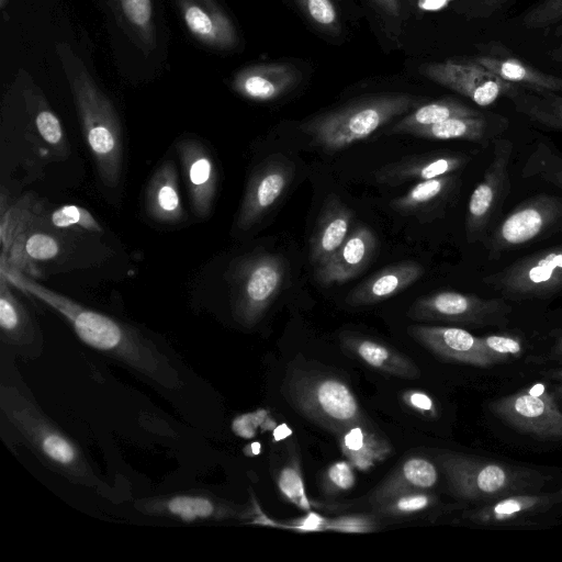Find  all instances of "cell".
<instances>
[{
	"mask_svg": "<svg viewBox=\"0 0 562 562\" xmlns=\"http://www.w3.org/2000/svg\"><path fill=\"white\" fill-rule=\"evenodd\" d=\"M0 273L11 285L63 315L88 346L124 362L165 387L181 384L178 371L169 359L132 326L82 306L12 266L0 263Z\"/></svg>",
	"mask_w": 562,
	"mask_h": 562,
	"instance_id": "1",
	"label": "cell"
},
{
	"mask_svg": "<svg viewBox=\"0 0 562 562\" xmlns=\"http://www.w3.org/2000/svg\"><path fill=\"white\" fill-rule=\"evenodd\" d=\"M56 49L98 176L105 187L115 189L123 170V140L115 108L67 45L58 44Z\"/></svg>",
	"mask_w": 562,
	"mask_h": 562,
	"instance_id": "2",
	"label": "cell"
},
{
	"mask_svg": "<svg viewBox=\"0 0 562 562\" xmlns=\"http://www.w3.org/2000/svg\"><path fill=\"white\" fill-rule=\"evenodd\" d=\"M419 105L407 93H381L357 99L317 114L300 125L312 145L335 153L368 138L397 116Z\"/></svg>",
	"mask_w": 562,
	"mask_h": 562,
	"instance_id": "3",
	"label": "cell"
},
{
	"mask_svg": "<svg viewBox=\"0 0 562 562\" xmlns=\"http://www.w3.org/2000/svg\"><path fill=\"white\" fill-rule=\"evenodd\" d=\"M1 411L48 464L72 480L92 483L94 475L80 449L27 397L1 386Z\"/></svg>",
	"mask_w": 562,
	"mask_h": 562,
	"instance_id": "4",
	"label": "cell"
},
{
	"mask_svg": "<svg viewBox=\"0 0 562 562\" xmlns=\"http://www.w3.org/2000/svg\"><path fill=\"white\" fill-rule=\"evenodd\" d=\"M438 462L452 492L460 498L487 504L499 498L540 488L546 477L529 469L443 452Z\"/></svg>",
	"mask_w": 562,
	"mask_h": 562,
	"instance_id": "5",
	"label": "cell"
},
{
	"mask_svg": "<svg viewBox=\"0 0 562 562\" xmlns=\"http://www.w3.org/2000/svg\"><path fill=\"white\" fill-rule=\"evenodd\" d=\"M286 396L302 415L336 436L352 426L371 424L350 386L330 373L292 374L288 380Z\"/></svg>",
	"mask_w": 562,
	"mask_h": 562,
	"instance_id": "6",
	"label": "cell"
},
{
	"mask_svg": "<svg viewBox=\"0 0 562 562\" xmlns=\"http://www.w3.org/2000/svg\"><path fill=\"white\" fill-rule=\"evenodd\" d=\"M288 272L285 259L255 251L236 258L226 274L233 313L245 327H254L280 293Z\"/></svg>",
	"mask_w": 562,
	"mask_h": 562,
	"instance_id": "7",
	"label": "cell"
},
{
	"mask_svg": "<svg viewBox=\"0 0 562 562\" xmlns=\"http://www.w3.org/2000/svg\"><path fill=\"white\" fill-rule=\"evenodd\" d=\"M484 282L510 300L552 295L562 289V245L520 258Z\"/></svg>",
	"mask_w": 562,
	"mask_h": 562,
	"instance_id": "8",
	"label": "cell"
},
{
	"mask_svg": "<svg viewBox=\"0 0 562 562\" xmlns=\"http://www.w3.org/2000/svg\"><path fill=\"white\" fill-rule=\"evenodd\" d=\"M512 307L503 299H483L456 291H439L417 299L409 307V318L471 326H502Z\"/></svg>",
	"mask_w": 562,
	"mask_h": 562,
	"instance_id": "9",
	"label": "cell"
},
{
	"mask_svg": "<svg viewBox=\"0 0 562 562\" xmlns=\"http://www.w3.org/2000/svg\"><path fill=\"white\" fill-rule=\"evenodd\" d=\"M513 428L542 439L562 438V412L542 384L501 397L488 405Z\"/></svg>",
	"mask_w": 562,
	"mask_h": 562,
	"instance_id": "10",
	"label": "cell"
},
{
	"mask_svg": "<svg viewBox=\"0 0 562 562\" xmlns=\"http://www.w3.org/2000/svg\"><path fill=\"white\" fill-rule=\"evenodd\" d=\"M513 143L506 138H496L493 143L491 161L481 182L473 190L465 218V237L475 243L488 227L502 209L509 192V164Z\"/></svg>",
	"mask_w": 562,
	"mask_h": 562,
	"instance_id": "11",
	"label": "cell"
},
{
	"mask_svg": "<svg viewBox=\"0 0 562 562\" xmlns=\"http://www.w3.org/2000/svg\"><path fill=\"white\" fill-rule=\"evenodd\" d=\"M419 72L480 106L491 105L501 97L510 98L521 87L503 80L474 59L427 63Z\"/></svg>",
	"mask_w": 562,
	"mask_h": 562,
	"instance_id": "12",
	"label": "cell"
},
{
	"mask_svg": "<svg viewBox=\"0 0 562 562\" xmlns=\"http://www.w3.org/2000/svg\"><path fill=\"white\" fill-rule=\"evenodd\" d=\"M562 222V199L539 194L517 205L495 228L487 249L490 257L531 241Z\"/></svg>",
	"mask_w": 562,
	"mask_h": 562,
	"instance_id": "13",
	"label": "cell"
},
{
	"mask_svg": "<svg viewBox=\"0 0 562 562\" xmlns=\"http://www.w3.org/2000/svg\"><path fill=\"white\" fill-rule=\"evenodd\" d=\"M293 175V162L280 154L259 164L246 184L236 226L247 231L259 223L285 193Z\"/></svg>",
	"mask_w": 562,
	"mask_h": 562,
	"instance_id": "14",
	"label": "cell"
},
{
	"mask_svg": "<svg viewBox=\"0 0 562 562\" xmlns=\"http://www.w3.org/2000/svg\"><path fill=\"white\" fill-rule=\"evenodd\" d=\"M190 206L201 220L210 216L217 190V170L205 145L194 138H182L176 144Z\"/></svg>",
	"mask_w": 562,
	"mask_h": 562,
	"instance_id": "15",
	"label": "cell"
},
{
	"mask_svg": "<svg viewBox=\"0 0 562 562\" xmlns=\"http://www.w3.org/2000/svg\"><path fill=\"white\" fill-rule=\"evenodd\" d=\"M407 333L415 341L446 361L476 367L493 366L482 348L480 337L465 329L448 326L412 325L407 328Z\"/></svg>",
	"mask_w": 562,
	"mask_h": 562,
	"instance_id": "16",
	"label": "cell"
},
{
	"mask_svg": "<svg viewBox=\"0 0 562 562\" xmlns=\"http://www.w3.org/2000/svg\"><path fill=\"white\" fill-rule=\"evenodd\" d=\"M375 252L374 232L366 225H359L325 263L316 267L315 279L324 286L349 281L368 267Z\"/></svg>",
	"mask_w": 562,
	"mask_h": 562,
	"instance_id": "17",
	"label": "cell"
},
{
	"mask_svg": "<svg viewBox=\"0 0 562 562\" xmlns=\"http://www.w3.org/2000/svg\"><path fill=\"white\" fill-rule=\"evenodd\" d=\"M301 80L299 70L288 63H262L239 70L232 88L255 102H270L294 89Z\"/></svg>",
	"mask_w": 562,
	"mask_h": 562,
	"instance_id": "18",
	"label": "cell"
},
{
	"mask_svg": "<svg viewBox=\"0 0 562 562\" xmlns=\"http://www.w3.org/2000/svg\"><path fill=\"white\" fill-rule=\"evenodd\" d=\"M470 156L463 153L436 151L406 156L374 172L378 183L396 187L409 181H424L456 172L463 168Z\"/></svg>",
	"mask_w": 562,
	"mask_h": 562,
	"instance_id": "19",
	"label": "cell"
},
{
	"mask_svg": "<svg viewBox=\"0 0 562 562\" xmlns=\"http://www.w3.org/2000/svg\"><path fill=\"white\" fill-rule=\"evenodd\" d=\"M182 20L199 42L218 49L237 44L236 29L215 0H177Z\"/></svg>",
	"mask_w": 562,
	"mask_h": 562,
	"instance_id": "20",
	"label": "cell"
},
{
	"mask_svg": "<svg viewBox=\"0 0 562 562\" xmlns=\"http://www.w3.org/2000/svg\"><path fill=\"white\" fill-rule=\"evenodd\" d=\"M562 503V487L549 493L524 492L483 504L468 514L479 525H501L517 521Z\"/></svg>",
	"mask_w": 562,
	"mask_h": 562,
	"instance_id": "21",
	"label": "cell"
},
{
	"mask_svg": "<svg viewBox=\"0 0 562 562\" xmlns=\"http://www.w3.org/2000/svg\"><path fill=\"white\" fill-rule=\"evenodd\" d=\"M424 273V267L414 260L389 265L353 288L348 293L346 302L351 306L378 304L407 289Z\"/></svg>",
	"mask_w": 562,
	"mask_h": 562,
	"instance_id": "22",
	"label": "cell"
},
{
	"mask_svg": "<svg viewBox=\"0 0 562 562\" xmlns=\"http://www.w3.org/2000/svg\"><path fill=\"white\" fill-rule=\"evenodd\" d=\"M340 341L349 355L372 370L408 380L420 376L411 358L382 341L350 331L342 333Z\"/></svg>",
	"mask_w": 562,
	"mask_h": 562,
	"instance_id": "23",
	"label": "cell"
},
{
	"mask_svg": "<svg viewBox=\"0 0 562 562\" xmlns=\"http://www.w3.org/2000/svg\"><path fill=\"white\" fill-rule=\"evenodd\" d=\"M352 211L334 193L327 195L310 238V261L319 267L342 245L349 235Z\"/></svg>",
	"mask_w": 562,
	"mask_h": 562,
	"instance_id": "24",
	"label": "cell"
},
{
	"mask_svg": "<svg viewBox=\"0 0 562 562\" xmlns=\"http://www.w3.org/2000/svg\"><path fill=\"white\" fill-rule=\"evenodd\" d=\"M145 211L155 222L175 225L184 220L178 172L172 160L162 161L151 175L145 190Z\"/></svg>",
	"mask_w": 562,
	"mask_h": 562,
	"instance_id": "25",
	"label": "cell"
},
{
	"mask_svg": "<svg viewBox=\"0 0 562 562\" xmlns=\"http://www.w3.org/2000/svg\"><path fill=\"white\" fill-rule=\"evenodd\" d=\"M143 508L150 514L167 515L187 522L236 517L243 519L249 516V513L243 508L203 495H175L158 498L148 501Z\"/></svg>",
	"mask_w": 562,
	"mask_h": 562,
	"instance_id": "26",
	"label": "cell"
},
{
	"mask_svg": "<svg viewBox=\"0 0 562 562\" xmlns=\"http://www.w3.org/2000/svg\"><path fill=\"white\" fill-rule=\"evenodd\" d=\"M438 482L436 465L426 458L411 457L395 468L371 493L376 506L402 493L430 491Z\"/></svg>",
	"mask_w": 562,
	"mask_h": 562,
	"instance_id": "27",
	"label": "cell"
},
{
	"mask_svg": "<svg viewBox=\"0 0 562 562\" xmlns=\"http://www.w3.org/2000/svg\"><path fill=\"white\" fill-rule=\"evenodd\" d=\"M458 178L450 173L418 181L408 191L390 202L397 213L425 217L442 206L450 198Z\"/></svg>",
	"mask_w": 562,
	"mask_h": 562,
	"instance_id": "28",
	"label": "cell"
},
{
	"mask_svg": "<svg viewBox=\"0 0 562 562\" xmlns=\"http://www.w3.org/2000/svg\"><path fill=\"white\" fill-rule=\"evenodd\" d=\"M337 438L344 456L361 471L371 469L392 453L391 443L371 424L352 426Z\"/></svg>",
	"mask_w": 562,
	"mask_h": 562,
	"instance_id": "29",
	"label": "cell"
},
{
	"mask_svg": "<svg viewBox=\"0 0 562 562\" xmlns=\"http://www.w3.org/2000/svg\"><path fill=\"white\" fill-rule=\"evenodd\" d=\"M474 60L505 81L531 90L558 92L557 76L546 74L518 58L482 55Z\"/></svg>",
	"mask_w": 562,
	"mask_h": 562,
	"instance_id": "30",
	"label": "cell"
},
{
	"mask_svg": "<svg viewBox=\"0 0 562 562\" xmlns=\"http://www.w3.org/2000/svg\"><path fill=\"white\" fill-rule=\"evenodd\" d=\"M503 117L492 122V116L484 114L468 117H451L442 122L417 128L409 133L415 137L426 139H464L471 142H482L486 136L494 134L495 127L501 126Z\"/></svg>",
	"mask_w": 562,
	"mask_h": 562,
	"instance_id": "31",
	"label": "cell"
},
{
	"mask_svg": "<svg viewBox=\"0 0 562 562\" xmlns=\"http://www.w3.org/2000/svg\"><path fill=\"white\" fill-rule=\"evenodd\" d=\"M483 113L453 98H442L422 105L402 117L392 126V134H409L411 132L432 125L451 117L479 116Z\"/></svg>",
	"mask_w": 562,
	"mask_h": 562,
	"instance_id": "32",
	"label": "cell"
},
{
	"mask_svg": "<svg viewBox=\"0 0 562 562\" xmlns=\"http://www.w3.org/2000/svg\"><path fill=\"white\" fill-rule=\"evenodd\" d=\"M515 109L530 121L562 131V95L553 91L520 87L510 98Z\"/></svg>",
	"mask_w": 562,
	"mask_h": 562,
	"instance_id": "33",
	"label": "cell"
},
{
	"mask_svg": "<svg viewBox=\"0 0 562 562\" xmlns=\"http://www.w3.org/2000/svg\"><path fill=\"white\" fill-rule=\"evenodd\" d=\"M41 216L35 200L29 196L7 203L1 194L0 240L1 255H7L23 237L34 228Z\"/></svg>",
	"mask_w": 562,
	"mask_h": 562,
	"instance_id": "34",
	"label": "cell"
},
{
	"mask_svg": "<svg viewBox=\"0 0 562 562\" xmlns=\"http://www.w3.org/2000/svg\"><path fill=\"white\" fill-rule=\"evenodd\" d=\"M8 279L0 273V328L2 337L12 344H25L33 338L31 318L13 295Z\"/></svg>",
	"mask_w": 562,
	"mask_h": 562,
	"instance_id": "35",
	"label": "cell"
},
{
	"mask_svg": "<svg viewBox=\"0 0 562 562\" xmlns=\"http://www.w3.org/2000/svg\"><path fill=\"white\" fill-rule=\"evenodd\" d=\"M24 99L41 138L53 148L55 155L65 159L68 156V143L56 114L37 90L24 91Z\"/></svg>",
	"mask_w": 562,
	"mask_h": 562,
	"instance_id": "36",
	"label": "cell"
},
{
	"mask_svg": "<svg viewBox=\"0 0 562 562\" xmlns=\"http://www.w3.org/2000/svg\"><path fill=\"white\" fill-rule=\"evenodd\" d=\"M116 15L144 47L154 44L151 0H110Z\"/></svg>",
	"mask_w": 562,
	"mask_h": 562,
	"instance_id": "37",
	"label": "cell"
},
{
	"mask_svg": "<svg viewBox=\"0 0 562 562\" xmlns=\"http://www.w3.org/2000/svg\"><path fill=\"white\" fill-rule=\"evenodd\" d=\"M277 485L283 498L301 510L311 512L314 508L326 507L316 502H312L307 497L301 469V460L296 450L293 448H291L288 462L278 474Z\"/></svg>",
	"mask_w": 562,
	"mask_h": 562,
	"instance_id": "38",
	"label": "cell"
},
{
	"mask_svg": "<svg viewBox=\"0 0 562 562\" xmlns=\"http://www.w3.org/2000/svg\"><path fill=\"white\" fill-rule=\"evenodd\" d=\"M521 173L524 177H536L562 189V155L546 142H539L527 158Z\"/></svg>",
	"mask_w": 562,
	"mask_h": 562,
	"instance_id": "39",
	"label": "cell"
},
{
	"mask_svg": "<svg viewBox=\"0 0 562 562\" xmlns=\"http://www.w3.org/2000/svg\"><path fill=\"white\" fill-rule=\"evenodd\" d=\"M437 501V496L429 491L407 492L373 506V512L380 516L403 517L424 512Z\"/></svg>",
	"mask_w": 562,
	"mask_h": 562,
	"instance_id": "40",
	"label": "cell"
},
{
	"mask_svg": "<svg viewBox=\"0 0 562 562\" xmlns=\"http://www.w3.org/2000/svg\"><path fill=\"white\" fill-rule=\"evenodd\" d=\"M49 223L58 228H78L101 233L102 228L92 214L77 205H63L49 215Z\"/></svg>",
	"mask_w": 562,
	"mask_h": 562,
	"instance_id": "41",
	"label": "cell"
},
{
	"mask_svg": "<svg viewBox=\"0 0 562 562\" xmlns=\"http://www.w3.org/2000/svg\"><path fill=\"white\" fill-rule=\"evenodd\" d=\"M527 30L548 29L562 23V0H541L520 16Z\"/></svg>",
	"mask_w": 562,
	"mask_h": 562,
	"instance_id": "42",
	"label": "cell"
},
{
	"mask_svg": "<svg viewBox=\"0 0 562 562\" xmlns=\"http://www.w3.org/2000/svg\"><path fill=\"white\" fill-rule=\"evenodd\" d=\"M296 2L315 26L328 33L339 31V14L333 0H296Z\"/></svg>",
	"mask_w": 562,
	"mask_h": 562,
	"instance_id": "43",
	"label": "cell"
},
{
	"mask_svg": "<svg viewBox=\"0 0 562 562\" xmlns=\"http://www.w3.org/2000/svg\"><path fill=\"white\" fill-rule=\"evenodd\" d=\"M485 355L493 364L518 358L522 347L519 339L507 335H487L480 337Z\"/></svg>",
	"mask_w": 562,
	"mask_h": 562,
	"instance_id": "44",
	"label": "cell"
},
{
	"mask_svg": "<svg viewBox=\"0 0 562 562\" xmlns=\"http://www.w3.org/2000/svg\"><path fill=\"white\" fill-rule=\"evenodd\" d=\"M355 467L347 461L331 463L325 471L322 487L327 495H337L350 491L356 484Z\"/></svg>",
	"mask_w": 562,
	"mask_h": 562,
	"instance_id": "45",
	"label": "cell"
},
{
	"mask_svg": "<svg viewBox=\"0 0 562 562\" xmlns=\"http://www.w3.org/2000/svg\"><path fill=\"white\" fill-rule=\"evenodd\" d=\"M375 520L371 516L352 515L326 520L325 529L347 532H369L375 529Z\"/></svg>",
	"mask_w": 562,
	"mask_h": 562,
	"instance_id": "46",
	"label": "cell"
},
{
	"mask_svg": "<svg viewBox=\"0 0 562 562\" xmlns=\"http://www.w3.org/2000/svg\"><path fill=\"white\" fill-rule=\"evenodd\" d=\"M403 403L412 411L428 418L438 416V408L435 400L426 392L408 390L402 394Z\"/></svg>",
	"mask_w": 562,
	"mask_h": 562,
	"instance_id": "47",
	"label": "cell"
},
{
	"mask_svg": "<svg viewBox=\"0 0 562 562\" xmlns=\"http://www.w3.org/2000/svg\"><path fill=\"white\" fill-rule=\"evenodd\" d=\"M512 0H464L461 8L468 18L486 19L501 11Z\"/></svg>",
	"mask_w": 562,
	"mask_h": 562,
	"instance_id": "48",
	"label": "cell"
},
{
	"mask_svg": "<svg viewBox=\"0 0 562 562\" xmlns=\"http://www.w3.org/2000/svg\"><path fill=\"white\" fill-rule=\"evenodd\" d=\"M389 15L397 18L400 14V0H374Z\"/></svg>",
	"mask_w": 562,
	"mask_h": 562,
	"instance_id": "49",
	"label": "cell"
},
{
	"mask_svg": "<svg viewBox=\"0 0 562 562\" xmlns=\"http://www.w3.org/2000/svg\"><path fill=\"white\" fill-rule=\"evenodd\" d=\"M245 450H251V452L249 453L250 457H254V456H257L260 453L261 451V445L259 442H251L250 445H248L246 447ZM247 453V452H246Z\"/></svg>",
	"mask_w": 562,
	"mask_h": 562,
	"instance_id": "50",
	"label": "cell"
},
{
	"mask_svg": "<svg viewBox=\"0 0 562 562\" xmlns=\"http://www.w3.org/2000/svg\"><path fill=\"white\" fill-rule=\"evenodd\" d=\"M552 352L559 358H562V334L558 337L553 346Z\"/></svg>",
	"mask_w": 562,
	"mask_h": 562,
	"instance_id": "51",
	"label": "cell"
},
{
	"mask_svg": "<svg viewBox=\"0 0 562 562\" xmlns=\"http://www.w3.org/2000/svg\"><path fill=\"white\" fill-rule=\"evenodd\" d=\"M551 57L554 60L562 63V45H560L559 47H557L555 49H553L551 52Z\"/></svg>",
	"mask_w": 562,
	"mask_h": 562,
	"instance_id": "52",
	"label": "cell"
},
{
	"mask_svg": "<svg viewBox=\"0 0 562 562\" xmlns=\"http://www.w3.org/2000/svg\"><path fill=\"white\" fill-rule=\"evenodd\" d=\"M286 426L282 425L278 428V430L276 429L274 431V438L276 440H280V439H283L286 437V434L283 431V429L285 428Z\"/></svg>",
	"mask_w": 562,
	"mask_h": 562,
	"instance_id": "53",
	"label": "cell"
},
{
	"mask_svg": "<svg viewBox=\"0 0 562 562\" xmlns=\"http://www.w3.org/2000/svg\"><path fill=\"white\" fill-rule=\"evenodd\" d=\"M554 35L562 36V23L558 24V26L555 27Z\"/></svg>",
	"mask_w": 562,
	"mask_h": 562,
	"instance_id": "54",
	"label": "cell"
},
{
	"mask_svg": "<svg viewBox=\"0 0 562 562\" xmlns=\"http://www.w3.org/2000/svg\"><path fill=\"white\" fill-rule=\"evenodd\" d=\"M558 92H562V78L557 77Z\"/></svg>",
	"mask_w": 562,
	"mask_h": 562,
	"instance_id": "55",
	"label": "cell"
},
{
	"mask_svg": "<svg viewBox=\"0 0 562 562\" xmlns=\"http://www.w3.org/2000/svg\"><path fill=\"white\" fill-rule=\"evenodd\" d=\"M561 380H562V376H561Z\"/></svg>",
	"mask_w": 562,
	"mask_h": 562,
	"instance_id": "56",
	"label": "cell"
}]
</instances>
